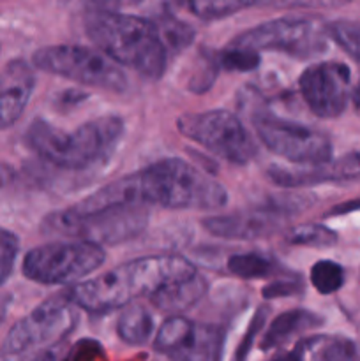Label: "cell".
I'll list each match as a JSON object with an SVG mask.
<instances>
[{
    "label": "cell",
    "instance_id": "23",
    "mask_svg": "<svg viewBox=\"0 0 360 361\" xmlns=\"http://www.w3.org/2000/svg\"><path fill=\"white\" fill-rule=\"evenodd\" d=\"M186 9L196 18L203 21H217L222 18L233 16L244 9L258 7V2H247V0H198V2L184 4Z\"/></svg>",
    "mask_w": 360,
    "mask_h": 361
},
{
    "label": "cell",
    "instance_id": "5",
    "mask_svg": "<svg viewBox=\"0 0 360 361\" xmlns=\"http://www.w3.org/2000/svg\"><path fill=\"white\" fill-rule=\"evenodd\" d=\"M148 207L119 204L101 210L76 214L71 208L52 212L42 221L41 229L49 236H66L95 245H119L145 231L148 224Z\"/></svg>",
    "mask_w": 360,
    "mask_h": 361
},
{
    "label": "cell",
    "instance_id": "14",
    "mask_svg": "<svg viewBox=\"0 0 360 361\" xmlns=\"http://www.w3.org/2000/svg\"><path fill=\"white\" fill-rule=\"evenodd\" d=\"M286 221H288L286 215L272 208L268 203H263L253 210L205 217L201 221V226L205 231L217 238L249 242V240L274 235Z\"/></svg>",
    "mask_w": 360,
    "mask_h": 361
},
{
    "label": "cell",
    "instance_id": "26",
    "mask_svg": "<svg viewBox=\"0 0 360 361\" xmlns=\"http://www.w3.org/2000/svg\"><path fill=\"white\" fill-rule=\"evenodd\" d=\"M219 69L229 71V73H251L260 67L261 59L260 53L253 49L236 48V46H228L222 51L215 53Z\"/></svg>",
    "mask_w": 360,
    "mask_h": 361
},
{
    "label": "cell",
    "instance_id": "27",
    "mask_svg": "<svg viewBox=\"0 0 360 361\" xmlns=\"http://www.w3.org/2000/svg\"><path fill=\"white\" fill-rule=\"evenodd\" d=\"M327 34L349 56L360 62V21L335 20L327 23Z\"/></svg>",
    "mask_w": 360,
    "mask_h": 361
},
{
    "label": "cell",
    "instance_id": "16",
    "mask_svg": "<svg viewBox=\"0 0 360 361\" xmlns=\"http://www.w3.org/2000/svg\"><path fill=\"white\" fill-rule=\"evenodd\" d=\"M207 291V279L200 274H194L191 277L180 279V281H175L159 289L155 295L150 296V303L161 312H169L176 316L179 312H184V310L196 305Z\"/></svg>",
    "mask_w": 360,
    "mask_h": 361
},
{
    "label": "cell",
    "instance_id": "4",
    "mask_svg": "<svg viewBox=\"0 0 360 361\" xmlns=\"http://www.w3.org/2000/svg\"><path fill=\"white\" fill-rule=\"evenodd\" d=\"M136 176L143 204L168 210H221L228 203L224 185L179 157L161 159Z\"/></svg>",
    "mask_w": 360,
    "mask_h": 361
},
{
    "label": "cell",
    "instance_id": "10",
    "mask_svg": "<svg viewBox=\"0 0 360 361\" xmlns=\"http://www.w3.org/2000/svg\"><path fill=\"white\" fill-rule=\"evenodd\" d=\"M176 129L182 136L232 164H247L258 152L249 130L239 116L226 109L186 113L176 120Z\"/></svg>",
    "mask_w": 360,
    "mask_h": 361
},
{
    "label": "cell",
    "instance_id": "24",
    "mask_svg": "<svg viewBox=\"0 0 360 361\" xmlns=\"http://www.w3.org/2000/svg\"><path fill=\"white\" fill-rule=\"evenodd\" d=\"M344 268L335 261L321 259L311 268V284L320 295H334L344 286Z\"/></svg>",
    "mask_w": 360,
    "mask_h": 361
},
{
    "label": "cell",
    "instance_id": "9",
    "mask_svg": "<svg viewBox=\"0 0 360 361\" xmlns=\"http://www.w3.org/2000/svg\"><path fill=\"white\" fill-rule=\"evenodd\" d=\"M78 323V307L66 293L44 300L30 314L18 321L2 344L6 360L23 358L35 349L48 348L66 338Z\"/></svg>",
    "mask_w": 360,
    "mask_h": 361
},
{
    "label": "cell",
    "instance_id": "11",
    "mask_svg": "<svg viewBox=\"0 0 360 361\" xmlns=\"http://www.w3.org/2000/svg\"><path fill=\"white\" fill-rule=\"evenodd\" d=\"M253 126L268 150L293 164L316 166L332 161L330 137L314 127L279 118L268 111L253 113Z\"/></svg>",
    "mask_w": 360,
    "mask_h": 361
},
{
    "label": "cell",
    "instance_id": "1",
    "mask_svg": "<svg viewBox=\"0 0 360 361\" xmlns=\"http://www.w3.org/2000/svg\"><path fill=\"white\" fill-rule=\"evenodd\" d=\"M194 274H198L196 267L184 256H147L119 264L95 279L71 286L64 293L78 309L101 314L133 305L141 296L150 298L164 286Z\"/></svg>",
    "mask_w": 360,
    "mask_h": 361
},
{
    "label": "cell",
    "instance_id": "30",
    "mask_svg": "<svg viewBox=\"0 0 360 361\" xmlns=\"http://www.w3.org/2000/svg\"><path fill=\"white\" fill-rule=\"evenodd\" d=\"M267 316H268L267 307H260V309L254 312L253 319H251V323H249V328L246 330V334H244V337H242V342H240V345L236 348L235 356H233V361H246L247 360V356H249V353H251V348H253L254 338L258 337V334L261 331V328H263L265 323H267Z\"/></svg>",
    "mask_w": 360,
    "mask_h": 361
},
{
    "label": "cell",
    "instance_id": "6",
    "mask_svg": "<svg viewBox=\"0 0 360 361\" xmlns=\"http://www.w3.org/2000/svg\"><path fill=\"white\" fill-rule=\"evenodd\" d=\"M32 63L48 74L66 78L85 87L108 92H124L127 76L122 67L99 49L80 44H55L39 48L32 55Z\"/></svg>",
    "mask_w": 360,
    "mask_h": 361
},
{
    "label": "cell",
    "instance_id": "13",
    "mask_svg": "<svg viewBox=\"0 0 360 361\" xmlns=\"http://www.w3.org/2000/svg\"><path fill=\"white\" fill-rule=\"evenodd\" d=\"M299 88L307 108L320 118H337L352 97V73L342 62H318L299 78Z\"/></svg>",
    "mask_w": 360,
    "mask_h": 361
},
{
    "label": "cell",
    "instance_id": "12",
    "mask_svg": "<svg viewBox=\"0 0 360 361\" xmlns=\"http://www.w3.org/2000/svg\"><path fill=\"white\" fill-rule=\"evenodd\" d=\"M226 330L221 324H205L172 316L161 324L154 349L173 361H221Z\"/></svg>",
    "mask_w": 360,
    "mask_h": 361
},
{
    "label": "cell",
    "instance_id": "19",
    "mask_svg": "<svg viewBox=\"0 0 360 361\" xmlns=\"http://www.w3.org/2000/svg\"><path fill=\"white\" fill-rule=\"evenodd\" d=\"M155 330L154 316L145 307L127 305L116 321V334L120 341L129 345H145Z\"/></svg>",
    "mask_w": 360,
    "mask_h": 361
},
{
    "label": "cell",
    "instance_id": "25",
    "mask_svg": "<svg viewBox=\"0 0 360 361\" xmlns=\"http://www.w3.org/2000/svg\"><path fill=\"white\" fill-rule=\"evenodd\" d=\"M288 243L299 247H314L325 249L337 243V233L323 224H304L296 226L289 231Z\"/></svg>",
    "mask_w": 360,
    "mask_h": 361
},
{
    "label": "cell",
    "instance_id": "31",
    "mask_svg": "<svg viewBox=\"0 0 360 361\" xmlns=\"http://www.w3.org/2000/svg\"><path fill=\"white\" fill-rule=\"evenodd\" d=\"M306 286L300 281H279L272 282V284L265 286L261 295L267 300H275V298H289V296H299L302 295Z\"/></svg>",
    "mask_w": 360,
    "mask_h": 361
},
{
    "label": "cell",
    "instance_id": "29",
    "mask_svg": "<svg viewBox=\"0 0 360 361\" xmlns=\"http://www.w3.org/2000/svg\"><path fill=\"white\" fill-rule=\"evenodd\" d=\"M217 73H219V66H217V60H215V53L203 55V63L198 67V71H194L193 73L187 88H189L191 92H194V94H203V92L210 90L215 78H217Z\"/></svg>",
    "mask_w": 360,
    "mask_h": 361
},
{
    "label": "cell",
    "instance_id": "32",
    "mask_svg": "<svg viewBox=\"0 0 360 361\" xmlns=\"http://www.w3.org/2000/svg\"><path fill=\"white\" fill-rule=\"evenodd\" d=\"M306 341H300L293 351L274 356L270 361H306Z\"/></svg>",
    "mask_w": 360,
    "mask_h": 361
},
{
    "label": "cell",
    "instance_id": "33",
    "mask_svg": "<svg viewBox=\"0 0 360 361\" xmlns=\"http://www.w3.org/2000/svg\"><path fill=\"white\" fill-rule=\"evenodd\" d=\"M360 210V197L359 200H352V201H346V203L337 204V207L330 208V210L325 214V217H339V215H346V214H352V212Z\"/></svg>",
    "mask_w": 360,
    "mask_h": 361
},
{
    "label": "cell",
    "instance_id": "2",
    "mask_svg": "<svg viewBox=\"0 0 360 361\" xmlns=\"http://www.w3.org/2000/svg\"><path fill=\"white\" fill-rule=\"evenodd\" d=\"M83 23L88 39L116 66L131 67L148 80L162 78L169 53L150 18L92 9Z\"/></svg>",
    "mask_w": 360,
    "mask_h": 361
},
{
    "label": "cell",
    "instance_id": "37",
    "mask_svg": "<svg viewBox=\"0 0 360 361\" xmlns=\"http://www.w3.org/2000/svg\"><path fill=\"white\" fill-rule=\"evenodd\" d=\"M32 361H56V358H55V355H53V353H42V355H39V356H35L34 360Z\"/></svg>",
    "mask_w": 360,
    "mask_h": 361
},
{
    "label": "cell",
    "instance_id": "36",
    "mask_svg": "<svg viewBox=\"0 0 360 361\" xmlns=\"http://www.w3.org/2000/svg\"><path fill=\"white\" fill-rule=\"evenodd\" d=\"M11 176H13V171H11L9 166L0 164V187L6 185V183L11 180Z\"/></svg>",
    "mask_w": 360,
    "mask_h": 361
},
{
    "label": "cell",
    "instance_id": "15",
    "mask_svg": "<svg viewBox=\"0 0 360 361\" xmlns=\"http://www.w3.org/2000/svg\"><path fill=\"white\" fill-rule=\"evenodd\" d=\"M267 176L275 185L286 187V189L327 182H353V180H360V152L346 154L335 161L316 166L284 168V166L274 164L267 169Z\"/></svg>",
    "mask_w": 360,
    "mask_h": 361
},
{
    "label": "cell",
    "instance_id": "22",
    "mask_svg": "<svg viewBox=\"0 0 360 361\" xmlns=\"http://www.w3.org/2000/svg\"><path fill=\"white\" fill-rule=\"evenodd\" d=\"M229 274L235 277L251 281V279H265L270 274H274L275 264L272 263L270 257L263 256L258 252H246V254H233L226 263Z\"/></svg>",
    "mask_w": 360,
    "mask_h": 361
},
{
    "label": "cell",
    "instance_id": "20",
    "mask_svg": "<svg viewBox=\"0 0 360 361\" xmlns=\"http://www.w3.org/2000/svg\"><path fill=\"white\" fill-rule=\"evenodd\" d=\"M306 351L311 361H359V348L346 337H309Z\"/></svg>",
    "mask_w": 360,
    "mask_h": 361
},
{
    "label": "cell",
    "instance_id": "34",
    "mask_svg": "<svg viewBox=\"0 0 360 361\" xmlns=\"http://www.w3.org/2000/svg\"><path fill=\"white\" fill-rule=\"evenodd\" d=\"M62 97L64 99H60V101H62L66 106H71V104H78V102H81L87 95L81 94V92H64Z\"/></svg>",
    "mask_w": 360,
    "mask_h": 361
},
{
    "label": "cell",
    "instance_id": "7",
    "mask_svg": "<svg viewBox=\"0 0 360 361\" xmlns=\"http://www.w3.org/2000/svg\"><path fill=\"white\" fill-rule=\"evenodd\" d=\"M106 261V250L95 243L49 242L28 250L23 259V275L37 284H80Z\"/></svg>",
    "mask_w": 360,
    "mask_h": 361
},
{
    "label": "cell",
    "instance_id": "28",
    "mask_svg": "<svg viewBox=\"0 0 360 361\" xmlns=\"http://www.w3.org/2000/svg\"><path fill=\"white\" fill-rule=\"evenodd\" d=\"M18 250H20V240L14 233L0 228V288L13 275L14 263H16Z\"/></svg>",
    "mask_w": 360,
    "mask_h": 361
},
{
    "label": "cell",
    "instance_id": "8",
    "mask_svg": "<svg viewBox=\"0 0 360 361\" xmlns=\"http://www.w3.org/2000/svg\"><path fill=\"white\" fill-rule=\"evenodd\" d=\"M327 23L318 16L277 18L236 35L229 46L253 51H282L295 59H313L327 51Z\"/></svg>",
    "mask_w": 360,
    "mask_h": 361
},
{
    "label": "cell",
    "instance_id": "38",
    "mask_svg": "<svg viewBox=\"0 0 360 361\" xmlns=\"http://www.w3.org/2000/svg\"><path fill=\"white\" fill-rule=\"evenodd\" d=\"M2 317H4V314H2V310H0V323H2Z\"/></svg>",
    "mask_w": 360,
    "mask_h": 361
},
{
    "label": "cell",
    "instance_id": "17",
    "mask_svg": "<svg viewBox=\"0 0 360 361\" xmlns=\"http://www.w3.org/2000/svg\"><path fill=\"white\" fill-rule=\"evenodd\" d=\"M321 323H323V319H321L318 314L311 312V310H286V312L279 314V316L272 321L268 330L265 331L263 338H261L260 348L263 349V351H272V349L289 342L293 337L302 334V331L321 326Z\"/></svg>",
    "mask_w": 360,
    "mask_h": 361
},
{
    "label": "cell",
    "instance_id": "18",
    "mask_svg": "<svg viewBox=\"0 0 360 361\" xmlns=\"http://www.w3.org/2000/svg\"><path fill=\"white\" fill-rule=\"evenodd\" d=\"M32 90H34V78L23 66L16 83L0 92V130L14 126L20 120L27 108Z\"/></svg>",
    "mask_w": 360,
    "mask_h": 361
},
{
    "label": "cell",
    "instance_id": "3",
    "mask_svg": "<svg viewBox=\"0 0 360 361\" xmlns=\"http://www.w3.org/2000/svg\"><path fill=\"white\" fill-rule=\"evenodd\" d=\"M122 134L124 122L116 115L88 120L71 133L35 118L28 126L25 141L39 157L55 168L80 171L112 157Z\"/></svg>",
    "mask_w": 360,
    "mask_h": 361
},
{
    "label": "cell",
    "instance_id": "21",
    "mask_svg": "<svg viewBox=\"0 0 360 361\" xmlns=\"http://www.w3.org/2000/svg\"><path fill=\"white\" fill-rule=\"evenodd\" d=\"M154 21L155 28H157L161 41L168 53H179L184 51L193 44L194 37H196V30L191 27L189 23L176 18L173 13H159L155 14Z\"/></svg>",
    "mask_w": 360,
    "mask_h": 361
},
{
    "label": "cell",
    "instance_id": "35",
    "mask_svg": "<svg viewBox=\"0 0 360 361\" xmlns=\"http://www.w3.org/2000/svg\"><path fill=\"white\" fill-rule=\"evenodd\" d=\"M352 102H353V108H355L356 115H360V78H359V83H356L355 88L352 90Z\"/></svg>",
    "mask_w": 360,
    "mask_h": 361
}]
</instances>
